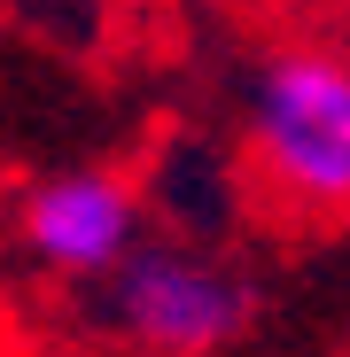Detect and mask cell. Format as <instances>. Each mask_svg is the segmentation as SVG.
Here are the masks:
<instances>
[{"label": "cell", "instance_id": "6da1fadb", "mask_svg": "<svg viewBox=\"0 0 350 357\" xmlns=\"http://www.w3.org/2000/svg\"><path fill=\"white\" fill-rule=\"evenodd\" d=\"M249 155L296 210H350V63L280 47L249 78Z\"/></svg>", "mask_w": 350, "mask_h": 357}, {"label": "cell", "instance_id": "7a4b0ae2", "mask_svg": "<svg viewBox=\"0 0 350 357\" xmlns=\"http://www.w3.org/2000/svg\"><path fill=\"white\" fill-rule=\"evenodd\" d=\"M101 319L117 342L148 357H218L249 334L257 287L187 241H140L125 264L101 280Z\"/></svg>", "mask_w": 350, "mask_h": 357}, {"label": "cell", "instance_id": "3957f363", "mask_svg": "<svg viewBox=\"0 0 350 357\" xmlns=\"http://www.w3.org/2000/svg\"><path fill=\"white\" fill-rule=\"evenodd\" d=\"M16 233L39 272L54 280H109L140 249V195L117 171H54L24 195Z\"/></svg>", "mask_w": 350, "mask_h": 357}]
</instances>
